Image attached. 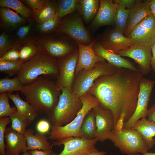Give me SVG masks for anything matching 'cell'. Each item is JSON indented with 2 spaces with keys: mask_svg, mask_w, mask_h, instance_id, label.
<instances>
[{
  "mask_svg": "<svg viewBox=\"0 0 155 155\" xmlns=\"http://www.w3.org/2000/svg\"><path fill=\"white\" fill-rule=\"evenodd\" d=\"M143 75L140 70L117 68L114 75L98 77L88 90V93L98 99L100 106L113 113L114 129L121 117L126 122L134 113Z\"/></svg>",
  "mask_w": 155,
  "mask_h": 155,
  "instance_id": "obj_1",
  "label": "cell"
},
{
  "mask_svg": "<svg viewBox=\"0 0 155 155\" xmlns=\"http://www.w3.org/2000/svg\"><path fill=\"white\" fill-rule=\"evenodd\" d=\"M20 92L37 113L48 115L57 104L61 90L58 88L56 82L41 76L25 85Z\"/></svg>",
  "mask_w": 155,
  "mask_h": 155,
  "instance_id": "obj_2",
  "label": "cell"
},
{
  "mask_svg": "<svg viewBox=\"0 0 155 155\" xmlns=\"http://www.w3.org/2000/svg\"><path fill=\"white\" fill-rule=\"evenodd\" d=\"M59 73L57 60L44 50L41 49L31 59L23 63L16 76L25 86L34 82L42 75L49 78L57 79Z\"/></svg>",
  "mask_w": 155,
  "mask_h": 155,
  "instance_id": "obj_3",
  "label": "cell"
},
{
  "mask_svg": "<svg viewBox=\"0 0 155 155\" xmlns=\"http://www.w3.org/2000/svg\"><path fill=\"white\" fill-rule=\"evenodd\" d=\"M82 105L80 98L73 94L71 88H63L57 104L47 115L49 120L56 126L66 125L75 118Z\"/></svg>",
  "mask_w": 155,
  "mask_h": 155,
  "instance_id": "obj_4",
  "label": "cell"
},
{
  "mask_svg": "<svg viewBox=\"0 0 155 155\" xmlns=\"http://www.w3.org/2000/svg\"><path fill=\"white\" fill-rule=\"evenodd\" d=\"M80 98L82 105L76 117L71 122L65 125H53L49 139L57 140L70 136L82 138L80 129L85 117L93 108L99 106L100 103L95 97L88 92Z\"/></svg>",
  "mask_w": 155,
  "mask_h": 155,
  "instance_id": "obj_5",
  "label": "cell"
},
{
  "mask_svg": "<svg viewBox=\"0 0 155 155\" xmlns=\"http://www.w3.org/2000/svg\"><path fill=\"white\" fill-rule=\"evenodd\" d=\"M108 140L119 149L121 153L127 155L142 154L150 149L142 135L132 128H123L120 132L113 129Z\"/></svg>",
  "mask_w": 155,
  "mask_h": 155,
  "instance_id": "obj_6",
  "label": "cell"
},
{
  "mask_svg": "<svg viewBox=\"0 0 155 155\" xmlns=\"http://www.w3.org/2000/svg\"><path fill=\"white\" fill-rule=\"evenodd\" d=\"M117 68L105 61L97 63L92 70H82L75 77L72 90L78 97L88 92L96 80L99 77L105 75H113L117 72Z\"/></svg>",
  "mask_w": 155,
  "mask_h": 155,
  "instance_id": "obj_7",
  "label": "cell"
},
{
  "mask_svg": "<svg viewBox=\"0 0 155 155\" xmlns=\"http://www.w3.org/2000/svg\"><path fill=\"white\" fill-rule=\"evenodd\" d=\"M98 141L96 139L89 140L79 137H68L54 141L55 146L64 145V148L59 154L54 152L51 155H86L97 150L95 147Z\"/></svg>",
  "mask_w": 155,
  "mask_h": 155,
  "instance_id": "obj_8",
  "label": "cell"
},
{
  "mask_svg": "<svg viewBox=\"0 0 155 155\" xmlns=\"http://www.w3.org/2000/svg\"><path fill=\"white\" fill-rule=\"evenodd\" d=\"M131 45L151 48L155 43V18L148 16L141 20L131 31L127 36Z\"/></svg>",
  "mask_w": 155,
  "mask_h": 155,
  "instance_id": "obj_9",
  "label": "cell"
},
{
  "mask_svg": "<svg viewBox=\"0 0 155 155\" xmlns=\"http://www.w3.org/2000/svg\"><path fill=\"white\" fill-rule=\"evenodd\" d=\"M79 56L78 49L57 60L59 73L56 82L60 90L64 88L72 89L75 78V72Z\"/></svg>",
  "mask_w": 155,
  "mask_h": 155,
  "instance_id": "obj_10",
  "label": "cell"
},
{
  "mask_svg": "<svg viewBox=\"0 0 155 155\" xmlns=\"http://www.w3.org/2000/svg\"><path fill=\"white\" fill-rule=\"evenodd\" d=\"M58 30L68 35L76 42L84 44H89L94 40L77 13L71 15L64 19L61 24Z\"/></svg>",
  "mask_w": 155,
  "mask_h": 155,
  "instance_id": "obj_11",
  "label": "cell"
},
{
  "mask_svg": "<svg viewBox=\"0 0 155 155\" xmlns=\"http://www.w3.org/2000/svg\"><path fill=\"white\" fill-rule=\"evenodd\" d=\"M154 83V80L143 77L142 78L140 84V91L135 111L129 120L124 123L123 128H132L138 120L146 117L148 115V104Z\"/></svg>",
  "mask_w": 155,
  "mask_h": 155,
  "instance_id": "obj_12",
  "label": "cell"
},
{
  "mask_svg": "<svg viewBox=\"0 0 155 155\" xmlns=\"http://www.w3.org/2000/svg\"><path fill=\"white\" fill-rule=\"evenodd\" d=\"M92 110L95 115L97 127L95 139L100 142L108 140L115 126L113 113L110 111L103 109L99 106Z\"/></svg>",
  "mask_w": 155,
  "mask_h": 155,
  "instance_id": "obj_13",
  "label": "cell"
},
{
  "mask_svg": "<svg viewBox=\"0 0 155 155\" xmlns=\"http://www.w3.org/2000/svg\"><path fill=\"white\" fill-rule=\"evenodd\" d=\"M150 48L144 46L131 45L128 49L117 53L121 57H126L134 60L139 65L140 71L144 75L148 73L150 70L152 56Z\"/></svg>",
  "mask_w": 155,
  "mask_h": 155,
  "instance_id": "obj_14",
  "label": "cell"
},
{
  "mask_svg": "<svg viewBox=\"0 0 155 155\" xmlns=\"http://www.w3.org/2000/svg\"><path fill=\"white\" fill-rule=\"evenodd\" d=\"M95 40L88 44H84L76 42L78 47L79 56L76 65L75 77L82 70L89 71L92 69L98 63L105 61L101 57L97 55L93 49Z\"/></svg>",
  "mask_w": 155,
  "mask_h": 155,
  "instance_id": "obj_15",
  "label": "cell"
},
{
  "mask_svg": "<svg viewBox=\"0 0 155 155\" xmlns=\"http://www.w3.org/2000/svg\"><path fill=\"white\" fill-rule=\"evenodd\" d=\"M98 43L106 49L116 53L128 49L131 45L129 38L115 28L105 34Z\"/></svg>",
  "mask_w": 155,
  "mask_h": 155,
  "instance_id": "obj_16",
  "label": "cell"
},
{
  "mask_svg": "<svg viewBox=\"0 0 155 155\" xmlns=\"http://www.w3.org/2000/svg\"><path fill=\"white\" fill-rule=\"evenodd\" d=\"M100 2L98 11L90 25L93 29L110 25L114 22L116 4L111 0H100Z\"/></svg>",
  "mask_w": 155,
  "mask_h": 155,
  "instance_id": "obj_17",
  "label": "cell"
},
{
  "mask_svg": "<svg viewBox=\"0 0 155 155\" xmlns=\"http://www.w3.org/2000/svg\"><path fill=\"white\" fill-rule=\"evenodd\" d=\"M6 155H20L27 151L26 140L23 135L19 133L11 128H6L5 132Z\"/></svg>",
  "mask_w": 155,
  "mask_h": 155,
  "instance_id": "obj_18",
  "label": "cell"
},
{
  "mask_svg": "<svg viewBox=\"0 0 155 155\" xmlns=\"http://www.w3.org/2000/svg\"><path fill=\"white\" fill-rule=\"evenodd\" d=\"M93 49L97 55L103 58L108 63L117 68H124L134 71L140 70L129 61L117 53L106 49L95 41L93 45Z\"/></svg>",
  "mask_w": 155,
  "mask_h": 155,
  "instance_id": "obj_19",
  "label": "cell"
},
{
  "mask_svg": "<svg viewBox=\"0 0 155 155\" xmlns=\"http://www.w3.org/2000/svg\"><path fill=\"white\" fill-rule=\"evenodd\" d=\"M137 0L133 7L129 9L126 27L124 34L126 37L141 20L151 15L147 1L145 2Z\"/></svg>",
  "mask_w": 155,
  "mask_h": 155,
  "instance_id": "obj_20",
  "label": "cell"
},
{
  "mask_svg": "<svg viewBox=\"0 0 155 155\" xmlns=\"http://www.w3.org/2000/svg\"><path fill=\"white\" fill-rule=\"evenodd\" d=\"M34 133L32 129L29 128L26 129L23 135L26 140L27 150H52V146L48 140V137L39 132H37L34 134Z\"/></svg>",
  "mask_w": 155,
  "mask_h": 155,
  "instance_id": "obj_21",
  "label": "cell"
},
{
  "mask_svg": "<svg viewBox=\"0 0 155 155\" xmlns=\"http://www.w3.org/2000/svg\"><path fill=\"white\" fill-rule=\"evenodd\" d=\"M138 131L151 148L155 145V123L143 118L138 120L132 127Z\"/></svg>",
  "mask_w": 155,
  "mask_h": 155,
  "instance_id": "obj_22",
  "label": "cell"
},
{
  "mask_svg": "<svg viewBox=\"0 0 155 155\" xmlns=\"http://www.w3.org/2000/svg\"><path fill=\"white\" fill-rule=\"evenodd\" d=\"M44 50L51 57L59 59L70 53L76 48L71 44L64 42L50 40L44 43Z\"/></svg>",
  "mask_w": 155,
  "mask_h": 155,
  "instance_id": "obj_23",
  "label": "cell"
},
{
  "mask_svg": "<svg viewBox=\"0 0 155 155\" xmlns=\"http://www.w3.org/2000/svg\"><path fill=\"white\" fill-rule=\"evenodd\" d=\"M7 93L9 98L14 104L17 112L32 122L38 117V114L28 102L21 98L18 92L15 94Z\"/></svg>",
  "mask_w": 155,
  "mask_h": 155,
  "instance_id": "obj_24",
  "label": "cell"
},
{
  "mask_svg": "<svg viewBox=\"0 0 155 155\" xmlns=\"http://www.w3.org/2000/svg\"><path fill=\"white\" fill-rule=\"evenodd\" d=\"M100 0H80L78 7L86 24L92 21L95 17L100 6Z\"/></svg>",
  "mask_w": 155,
  "mask_h": 155,
  "instance_id": "obj_25",
  "label": "cell"
},
{
  "mask_svg": "<svg viewBox=\"0 0 155 155\" xmlns=\"http://www.w3.org/2000/svg\"><path fill=\"white\" fill-rule=\"evenodd\" d=\"M96 130L95 117L92 109L86 116L82 123L80 129L82 138L89 140L95 139Z\"/></svg>",
  "mask_w": 155,
  "mask_h": 155,
  "instance_id": "obj_26",
  "label": "cell"
},
{
  "mask_svg": "<svg viewBox=\"0 0 155 155\" xmlns=\"http://www.w3.org/2000/svg\"><path fill=\"white\" fill-rule=\"evenodd\" d=\"M116 4V11L114 18L115 28L124 34L126 27L129 9H126Z\"/></svg>",
  "mask_w": 155,
  "mask_h": 155,
  "instance_id": "obj_27",
  "label": "cell"
},
{
  "mask_svg": "<svg viewBox=\"0 0 155 155\" xmlns=\"http://www.w3.org/2000/svg\"><path fill=\"white\" fill-rule=\"evenodd\" d=\"M24 86L17 76L12 79L6 77L0 79V93L20 91Z\"/></svg>",
  "mask_w": 155,
  "mask_h": 155,
  "instance_id": "obj_28",
  "label": "cell"
},
{
  "mask_svg": "<svg viewBox=\"0 0 155 155\" xmlns=\"http://www.w3.org/2000/svg\"><path fill=\"white\" fill-rule=\"evenodd\" d=\"M9 117L11 121V128L22 135L25 133L26 127L32 122L17 111Z\"/></svg>",
  "mask_w": 155,
  "mask_h": 155,
  "instance_id": "obj_29",
  "label": "cell"
},
{
  "mask_svg": "<svg viewBox=\"0 0 155 155\" xmlns=\"http://www.w3.org/2000/svg\"><path fill=\"white\" fill-rule=\"evenodd\" d=\"M0 5L14 10L23 17H29L31 13L29 9L18 0H1Z\"/></svg>",
  "mask_w": 155,
  "mask_h": 155,
  "instance_id": "obj_30",
  "label": "cell"
},
{
  "mask_svg": "<svg viewBox=\"0 0 155 155\" xmlns=\"http://www.w3.org/2000/svg\"><path fill=\"white\" fill-rule=\"evenodd\" d=\"M24 63L20 61L0 60V71L9 76L17 75Z\"/></svg>",
  "mask_w": 155,
  "mask_h": 155,
  "instance_id": "obj_31",
  "label": "cell"
},
{
  "mask_svg": "<svg viewBox=\"0 0 155 155\" xmlns=\"http://www.w3.org/2000/svg\"><path fill=\"white\" fill-rule=\"evenodd\" d=\"M78 0H63L59 3L57 14L60 19L73 12L78 7Z\"/></svg>",
  "mask_w": 155,
  "mask_h": 155,
  "instance_id": "obj_32",
  "label": "cell"
},
{
  "mask_svg": "<svg viewBox=\"0 0 155 155\" xmlns=\"http://www.w3.org/2000/svg\"><path fill=\"white\" fill-rule=\"evenodd\" d=\"M57 13L55 5L51 3H46L43 8L36 13L38 22L41 24L50 20L56 15Z\"/></svg>",
  "mask_w": 155,
  "mask_h": 155,
  "instance_id": "obj_33",
  "label": "cell"
},
{
  "mask_svg": "<svg viewBox=\"0 0 155 155\" xmlns=\"http://www.w3.org/2000/svg\"><path fill=\"white\" fill-rule=\"evenodd\" d=\"M0 14L2 18L7 23L15 25L23 21V19L16 13L7 7L0 8Z\"/></svg>",
  "mask_w": 155,
  "mask_h": 155,
  "instance_id": "obj_34",
  "label": "cell"
},
{
  "mask_svg": "<svg viewBox=\"0 0 155 155\" xmlns=\"http://www.w3.org/2000/svg\"><path fill=\"white\" fill-rule=\"evenodd\" d=\"M9 98L7 92L0 93V118L9 117L17 111L15 108L10 106Z\"/></svg>",
  "mask_w": 155,
  "mask_h": 155,
  "instance_id": "obj_35",
  "label": "cell"
},
{
  "mask_svg": "<svg viewBox=\"0 0 155 155\" xmlns=\"http://www.w3.org/2000/svg\"><path fill=\"white\" fill-rule=\"evenodd\" d=\"M0 118V155H6L4 141L5 132L6 126L11 122V121L9 117Z\"/></svg>",
  "mask_w": 155,
  "mask_h": 155,
  "instance_id": "obj_36",
  "label": "cell"
},
{
  "mask_svg": "<svg viewBox=\"0 0 155 155\" xmlns=\"http://www.w3.org/2000/svg\"><path fill=\"white\" fill-rule=\"evenodd\" d=\"M39 49L32 45L24 46L19 51L20 61L24 63L28 61L37 54Z\"/></svg>",
  "mask_w": 155,
  "mask_h": 155,
  "instance_id": "obj_37",
  "label": "cell"
},
{
  "mask_svg": "<svg viewBox=\"0 0 155 155\" xmlns=\"http://www.w3.org/2000/svg\"><path fill=\"white\" fill-rule=\"evenodd\" d=\"M60 19L56 13L52 19L40 24L39 26V29L44 32L50 31L55 27Z\"/></svg>",
  "mask_w": 155,
  "mask_h": 155,
  "instance_id": "obj_38",
  "label": "cell"
},
{
  "mask_svg": "<svg viewBox=\"0 0 155 155\" xmlns=\"http://www.w3.org/2000/svg\"><path fill=\"white\" fill-rule=\"evenodd\" d=\"M0 60L20 61L19 51L14 49H9L0 57Z\"/></svg>",
  "mask_w": 155,
  "mask_h": 155,
  "instance_id": "obj_39",
  "label": "cell"
},
{
  "mask_svg": "<svg viewBox=\"0 0 155 155\" xmlns=\"http://www.w3.org/2000/svg\"><path fill=\"white\" fill-rule=\"evenodd\" d=\"M37 13L40 10L46 3V1L41 0H27L24 1Z\"/></svg>",
  "mask_w": 155,
  "mask_h": 155,
  "instance_id": "obj_40",
  "label": "cell"
},
{
  "mask_svg": "<svg viewBox=\"0 0 155 155\" xmlns=\"http://www.w3.org/2000/svg\"><path fill=\"white\" fill-rule=\"evenodd\" d=\"M9 47L7 36L3 33L0 36V57L9 50Z\"/></svg>",
  "mask_w": 155,
  "mask_h": 155,
  "instance_id": "obj_41",
  "label": "cell"
},
{
  "mask_svg": "<svg viewBox=\"0 0 155 155\" xmlns=\"http://www.w3.org/2000/svg\"><path fill=\"white\" fill-rule=\"evenodd\" d=\"M50 127V125L49 122L43 119L39 121L36 126L38 132L44 134L48 132Z\"/></svg>",
  "mask_w": 155,
  "mask_h": 155,
  "instance_id": "obj_42",
  "label": "cell"
},
{
  "mask_svg": "<svg viewBox=\"0 0 155 155\" xmlns=\"http://www.w3.org/2000/svg\"><path fill=\"white\" fill-rule=\"evenodd\" d=\"M115 3L126 9H130L134 5L137 0H114Z\"/></svg>",
  "mask_w": 155,
  "mask_h": 155,
  "instance_id": "obj_43",
  "label": "cell"
},
{
  "mask_svg": "<svg viewBox=\"0 0 155 155\" xmlns=\"http://www.w3.org/2000/svg\"><path fill=\"white\" fill-rule=\"evenodd\" d=\"M30 29V26L29 25L20 27L17 32L18 36L20 38L24 37L27 34Z\"/></svg>",
  "mask_w": 155,
  "mask_h": 155,
  "instance_id": "obj_44",
  "label": "cell"
},
{
  "mask_svg": "<svg viewBox=\"0 0 155 155\" xmlns=\"http://www.w3.org/2000/svg\"><path fill=\"white\" fill-rule=\"evenodd\" d=\"M147 116L149 121L155 123V104L148 109Z\"/></svg>",
  "mask_w": 155,
  "mask_h": 155,
  "instance_id": "obj_45",
  "label": "cell"
},
{
  "mask_svg": "<svg viewBox=\"0 0 155 155\" xmlns=\"http://www.w3.org/2000/svg\"><path fill=\"white\" fill-rule=\"evenodd\" d=\"M31 155H51L53 152L52 150L47 151L35 150H30Z\"/></svg>",
  "mask_w": 155,
  "mask_h": 155,
  "instance_id": "obj_46",
  "label": "cell"
},
{
  "mask_svg": "<svg viewBox=\"0 0 155 155\" xmlns=\"http://www.w3.org/2000/svg\"><path fill=\"white\" fill-rule=\"evenodd\" d=\"M152 56L151 61V65L153 72L155 73V43L151 47Z\"/></svg>",
  "mask_w": 155,
  "mask_h": 155,
  "instance_id": "obj_47",
  "label": "cell"
},
{
  "mask_svg": "<svg viewBox=\"0 0 155 155\" xmlns=\"http://www.w3.org/2000/svg\"><path fill=\"white\" fill-rule=\"evenodd\" d=\"M147 1L151 15L155 18V0H147Z\"/></svg>",
  "mask_w": 155,
  "mask_h": 155,
  "instance_id": "obj_48",
  "label": "cell"
},
{
  "mask_svg": "<svg viewBox=\"0 0 155 155\" xmlns=\"http://www.w3.org/2000/svg\"><path fill=\"white\" fill-rule=\"evenodd\" d=\"M106 152L104 151H98V150L91 152L86 155H105Z\"/></svg>",
  "mask_w": 155,
  "mask_h": 155,
  "instance_id": "obj_49",
  "label": "cell"
},
{
  "mask_svg": "<svg viewBox=\"0 0 155 155\" xmlns=\"http://www.w3.org/2000/svg\"><path fill=\"white\" fill-rule=\"evenodd\" d=\"M137 155H155V152L152 153L147 152L142 154H138Z\"/></svg>",
  "mask_w": 155,
  "mask_h": 155,
  "instance_id": "obj_50",
  "label": "cell"
},
{
  "mask_svg": "<svg viewBox=\"0 0 155 155\" xmlns=\"http://www.w3.org/2000/svg\"><path fill=\"white\" fill-rule=\"evenodd\" d=\"M22 155H31L30 151V150L29 151L24 153Z\"/></svg>",
  "mask_w": 155,
  "mask_h": 155,
  "instance_id": "obj_51",
  "label": "cell"
}]
</instances>
